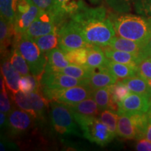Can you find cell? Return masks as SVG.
I'll return each mask as SVG.
<instances>
[{
	"mask_svg": "<svg viewBox=\"0 0 151 151\" xmlns=\"http://www.w3.org/2000/svg\"><path fill=\"white\" fill-rule=\"evenodd\" d=\"M8 89L6 86L3 76L1 77V93H0V111L1 112L9 115L12 111V104L9 96Z\"/></svg>",
	"mask_w": 151,
	"mask_h": 151,
	"instance_id": "37",
	"label": "cell"
},
{
	"mask_svg": "<svg viewBox=\"0 0 151 151\" xmlns=\"http://www.w3.org/2000/svg\"><path fill=\"white\" fill-rule=\"evenodd\" d=\"M93 91L89 85H81L64 89H50L41 87V93L48 101H59L68 105L76 104L92 97Z\"/></svg>",
	"mask_w": 151,
	"mask_h": 151,
	"instance_id": "5",
	"label": "cell"
},
{
	"mask_svg": "<svg viewBox=\"0 0 151 151\" xmlns=\"http://www.w3.org/2000/svg\"><path fill=\"white\" fill-rule=\"evenodd\" d=\"M119 115L116 111L111 109H106L100 112L98 118L104 123L109 128L111 133L115 137L117 136V127H118Z\"/></svg>",
	"mask_w": 151,
	"mask_h": 151,
	"instance_id": "33",
	"label": "cell"
},
{
	"mask_svg": "<svg viewBox=\"0 0 151 151\" xmlns=\"http://www.w3.org/2000/svg\"><path fill=\"white\" fill-rule=\"evenodd\" d=\"M88 1H89L91 4H92L97 5L99 4L101 2V0H88Z\"/></svg>",
	"mask_w": 151,
	"mask_h": 151,
	"instance_id": "46",
	"label": "cell"
},
{
	"mask_svg": "<svg viewBox=\"0 0 151 151\" xmlns=\"http://www.w3.org/2000/svg\"><path fill=\"white\" fill-rule=\"evenodd\" d=\"M150 107V98L148 96L132 92L118 103V113H148Z\"/></svg>",
	"mask_w": 151,
	"mask_h": 151,
	"instance_id": "14",
	"label": "cell"
},
{
	"mask_svg": "<svg viewBox=\"0 0 151 151\" xmlns=\"http://www.w3.org/2000/svg\"><path fill=\"white\" fill-rule=\"evenodd\" d=\"M118 81V78L106 67H97L92 69L91 74L88 78V84L93 90H97L113 86Z\"/></svg>",
	"mask_w": 151,
	"mask_h": 151,
	"instance_id": "16",
	"label": "cell"
},
{
	"mask_svg": "<svg viewBox=\"0 0 151 151\" xmlns=\"http://www.w3.org/2000/svg\"><path fill=\"white\" fill-rule=\"evenodd\" d=\"M147 113H148V116L149 117V118L151 119V108L150 107V109H149V110Z\"/></svg>",
	"mask_w": 151,
	"mask_h": 151,
	"instance_id": "47",
	"label": "cell"
},
{
	"mask_svg": "<svg viewBox=\"0 0 151 151\" xmlns=\"http://www.w3.org/2000/svg\"><path fill=\"white\" fill-rule=\"evenodd\" d=\"M12 100L19 109L29 113L37 120L42 121L44 118L48 101L41 92L23 93L19 90L12 94Z\"/></svg>",
	"mask_w": 151,
	"mask_h": 151,
	"instance_id": "6",
	"label": "cell"
},
{
	"mask_svg": "<svg viewBox=\"0 0 151 151\" xmlns=\"http://www.w3.org/2000/svg\"><path fill=\"white\" fill-rule=\"evenodd\" d=\"M92 97L97 103L99 112L111 107V86L94 90Z\"/></svg>",
	"mask_w": 151,
	"mask_h": 151,
	"instance_id": "29",
	"label": "cell"
},
{
	"mask_svg": "<svg viewBox=\"0 0 151 151\" xmlns=\"http://www.w3.org/2000/svg\"><path fill=\"white\" fill-rule=\"evenodd\" d=\"M0 146H1V148L0 150L1 151H5L9 149H16V146L14 143L10 142L9 140L4 139V138H1V143H0Z\"/></svg>",
	"mask_w": 151,
	"mask_h": 151,
	"instance_id": "42",
	"label": "cell"
},
{
	"mask_svg": "<svg viewBox=\"0 0 151 151\" xmlns=\"http://www.w3.org/2000/svg\"><path fill=\"white\" fill-rule=\"evenodd\" d=\"M108 46L115 50L138 55L143 60L145 59L143 57V50L146 45L143 43L116 36L111 41Z\"/></svg>",
	"mask_w": 151,
	"mask_h": 151,
	"instance_id": "17",
	"label": "cell"
},
{
	"mask_svg": "<svg viewBox=\"0 0 151 151\" xmlns=\"http://www.w3.org/2000/svg\"><path fill=\"white\" fill-rule=\"evenodd\" d=\"M106 67L118 79H124L137 75V67L118 63L109 60Z\"/></svg>",
	"mask_w": 151,
	"mask_h": 151,
	"instance_id": "25",
	"label": "cell"
},
{
	"mask_svg": "<svg viewBox=\"0 0 151 151\" xmlns=\"http://www.w3.org/2000/svg\"><path fill=\"white\" fill-rule=\"evenodd\" d=\"M13 47L17 48L25 59L32 74L41 81L45 71L48 59L35 40L24 35H15Z\"/></svg>",
	"mask_w": 151,
	"mask_h": 151,
	"instance_id": "3",
	"label": "cell"
},
{
	"mask_svg": "<svg viewBox=\"0 0 151 151\" xmlns=\"http://www.w3.org/2000/svg\"><path fill=\"white\" fill-rule=\"evenodd\" d=\"M41 9L33 4L27 12L22 14H16L14 22L15 35H22L27 31L30 24L40 13Z\"/></svg>",
	"mask_w": 151,
	"mask_h": 151,
	"instance_id": "18",
	"label": "cell"
},
{
	"mask_svg": "<svg viewBox=\"0 0 151 151\" xmlns=\"http://www.w3.org/2000/svg\"><path fill=\"white\" fill-rule=\"evenodd\" d=\"M109 60L106 58L102 47L90 45L88 46V55L86 66L94 69L106 67Z\"/></svg>",
	"mask_w": 151,
	"mask_h": 151,
	"instance_id": "22",
	"label": "cell"
},
{
	"mask_svg": "<svg viewBox=\"0 0 151 151\" xmlns=\"http://www.w3.org/2000/svg\"><path fill=\"white\" fill-rule=\"evenodd\" d=\"M35 119L27 111L14 108L8 115V127L9 134L13 137H20L27 134L32 128Z\"/></svg>",
	"mask_w": 151,
	"mask_h": 151,
	"instance_id": "8",
	"label": "cell"
},
{
	"mask_svg": "<svg viewBox=\"0 0 151 151\" xmlns=\"http://www.w3.org/2000/svg\"><path fill=\"white\" fill-rule=\"evenodd\" d=\"M150 108H151V97L150 98Z\"/></svg>",
	"mask_w": 151,
	"mask_h": 151,
	"instance_id": "49",
	"label": "cell"
},
{
	"mask_svg": "<svg viewBox=\"0 0 151 151\" xmlns=\"http://www.w3.org/2000/svg\"><path fill=\"white\" fill-rule=\"evenodd\" d=\"M34 40L41 51L46 55L49 51L59 46V39L57 29L51 33L41 36Z\"/></svg>",
	"mask_w": 151,
	"mask_h": 151,
	"instance_id": "27",
	"label": "cell"
},
{
	"mask_svg": "<svg viewBox=\"0 0 151 151\" xmlns=\"http://www.w3.org/2000/svg\"><path fill=\"white\" fill-rule=\"evenodd\" d=\"M53 1L51 14L54 17L57 29L86 4L83 0H53Z\"/></svg>",
	"mask_w": 151,
	"mask_h": 151,
	"instance_id": "12",
	"label": "cell"
},
{
	"mask_svg": "<svg viewBox=\"0 0 151 151\" xmlns=\"http://www.w3.org/2000/svg\"><path fill=\"white\" fill-rule=\"evenodd\" d=\"M41 86L50 89H64L81 85H89L88 79H78L58 71L45 69L41 77Z\"/></svg>",
	"mask_w": 151,
	"mask_h": 151,
	"instance_id": "9",
	"label": "cell"
},
{
	"mask_svg": "<svg viewBox=\"0 0 151 151\" xmlns=\"http://www.w3.org/2000/svg\"><path fill=\"white\" fill-rule=\"evenodd\" d=\"M137 75L146 81L151 79V60L147 58L143 60L137 66Z\"/></svg>",
	"mask_w": 151,
	"mask_h": 151,
	"instance_id": "39",
	"label": "cell"
},
{
	"mask_svg": "<svg viewBox=\"0 0 151 151\" xmlns=\"http://www.w3.org/2000/svg\"><path fill=\"white\" fill-rule=\"evenodd\" d=\"M83 136L90 141L100 146H105L114 139L115 136L104 123L98 118L81 127Z\"/></svg>",
	"mask_w": 151,
	"mask_h": 151,
	"instance_id": "10",
	"label": "cell"
},
{
	"mask_svg": "<svg viewBox=\"0 0 151 151\" xmlns=\"http://www.w3.org/2000/svg\"><path fill=\"white\" fill-rule=\"evenodd\" d=\"M56 29L54 17L51 12L41 10L39 14L30 24L24 35L30 39H35L41 36L51 33Z\"/></svg>",
	"mask_w": 151,
	"mask_h": 151,
	"instance_id": "13",
	"label": "cell"
},
{
	"mask_svg": "<svg viewBox=\"0 0 151 151\" xmlns=\"http://www.w3.org/2000/svg\"><path fill=\"white\" fill-rule=\"evenodd\" d=\"M70 19L90 45L108 46L116 35L110 15L104 6L91 8L85 4Z\"/></svg>",
	"mask_w": 151,
	"mask_h": 151,
	"instance_id": "1",
	"label": "cell"
},
{
	"mask_svg": "<svg viewBox=\"0 0 151 151\" xmlns=\"http://www.w3.org/2000/svg\"><path fill=\"white\" fill-rule=\"evenodd\" d=\"M118 115L117 135L124 139H136L137 133L131 117L127 113Z\"/></svg>",
	"mask_w": 151,
	"mask_h": 151,
	"instance_id": "21",
	"label": "cell"
},
{
	"mask_svg": "<svg viewBox=\"0 0 151 151\" xmlns=\"http://www.w3.org/2000/svg\"><path fill=\"white\" fill-rule=\"evenodd\" d=\"M47 70H48V69H47ZM54 71L65 73V74L74 77V78L85 80V79L89 78L92 72V69L86 65H77L70 64L63 69H57V70Z\"/></svg>",
	"mask_w": 151,
	"mask_h": 151,
	"instance_id": "28",
	"label": "cell"
},
{
	"mask_svg": "<svg viewBox=\"0 0 151 151\" xmlns=\"http://www.w3.org/2000/svg\"><path fill=\"white\" fill-rule=\"evenodd\" d=\"M104 53L109 60L118 62V63L126 64L137 67L143 59L138 55L130 53V52L115 50L109 46L102 47Z\"/></svg>",
	"mask_w": 151,
	"mask_h": 151,
	"instance_id": "19",
	"label": "cell"
},
{
	"mask_svg": "<svg viewBox=\"0 0 151 151\" xmlns=\"http://www.w3.org/2000/svg\"><path fill=\"white\" fill-rule=\"evenodd\" d=\"M131 117L132 122L134 125L136 133V139H143L144 138V134L146 132L147 124L149 121V118L147 113H137L129 114Z\"/></svg>",
	"mask_w": 151,
	"mask_h": 151,
	"instance_id": "31",
	"label": "cell"
},
{
	"mask_svg": "<svg viewBox=\"0 0 151 151\" xmlns=\"http://www.w3.org/2000/svg\"><path fill=\"white\" fill-rule=\"evenodd\" d=\"M133 6L138 15L144 17L151 23V0H134Z\"/></svg>",
	"mask_w": 151,
	"mask_h": 151,
	"instance_id": "38",
	"label": "cell"
},
{
	"mask_svg": "<svg viewBox=\"0 0 151 151\" xmlns=\"http://www.w3.org/2000/svg\"><path fill=\"white\" fill-rule=\"evenodd\" d=\"M144 138L151 141V119L150 118H149V121L148 122V124H147L146 132H145V134H144Z\"/></svg>",
	"mask_w": 151,
	"mask_h": 151,
	"instance_id": "45",
	"label": "cell"
},
{
	"mask_svg": "<svg viewBox=\"0 0 151 151\" xmlns=\"http://www.w3.org/2000/svg\"><path fill=\"white\" fill-rule=\"evenodd\" d=\"M50 120L55 131L61 136L81 137L69 105L59 101H50Z\"/></svg>",
	"mask_w": 151,
	"mask_h": 151,
	"instance_id": "4",
	"label": "cell"
},
{
	"mask_svg": "<svg viewBox=\"0 0 151 151\" xmlns=\"http://www.w3.org/2000/svg\"><path fill=\"white\" fill-rule=\"evenodd\" d=\"M151 56V37L149 39L148 42L145 46L144 50H143V57L146 59L147 58H150Z\"/></svg>",
	"mask_w": 151,
	"mask_h": 151,
	"instance_id": "44",
	"label": "cell"
},
{
	"mask_svg": "<svg viewBox=\"0 0 151 151\" xmlns=\"http://www.w3.org/2000/svg\"><path fill=\"white\" fill-rule=\"evenodd\" d=\"M150 60H151V56H150Z\"/></svg>",
	"mask_w": 151,
	"mask_h": 151,
	"instance_id": "51",
	"label": "cell"
},
{
	"mask_svg": "<svg viewBox=\"0 0 151 151\" xmlns=\"http://www.w3.org/2000/svg\"><path fill=\"white\" fill-rule=\"evenodd\" d=\"M33 4L39 7L41 10L52 12L53 9V0H32Z\"/></svg>",
	"mask_w": 151,
	"mask_h": 151,
	"instance_id": "40",
	"label": "cell"
},
{
	"mask_svg": "<svg viewBox=\"0 0 151 151\" xmlns=\"http://www.w3.org/2000/svg\"><path fill=\"white\" fill-rule=\"evenodd\" d=\"M148 84H149V86H150V88H151V79H150V80H149V81H148Z\"/></svg>",
	"mask_w": 151,
	"mask_h": 151,
	"instance_id": "48",
	"label": "cell"
},
{
	"mask_svg": "<svg viewBox=\"0 0 151 151\" xmlns=\"http://www.w3.org/2000/svg\"><path fill=\"white\" fill-rule=\"evenodd\" d=\"M11 62L15 69L20 73L21 76H27L30 74V70L27 62L20 54L18 50L14 47L11 48L9 54Z\"/></svg>",
	"mask_w": 151,
	"mask_h": 151,
	"instance_id": "30",
	"label": "cell"
},
{
	"mask_svg": "<svg viewBox=\"0 0 151 151\" xmlns=\"http://www.w3.org/2000/svg\"><path fill=\"white\" fill-rule=\"evenodd\" d=\"M130 90L122 81H117L111 86V107L110 109L118 113V103L125 99L130 94Z\"/></svg>",
	"mask_w": 151,
	"mask_h": 151,
	"instance_id": "26",
	"label": "cell"
},
{
	"mask_svg": "<svg viewBox=\"0 0 151 151\" xmlns=\"http://www.w3.org/2000/svg\"><path fill=\"white\" fill-rule=\"evenodd\" d=\"M60 48L66 52L69 50L90 46L85 41L74 22L69 19L57 29Z\"/></svg>",
	"mask_w": 151,
	"mask_h": 151,
	"instance_id": "7",
	"label": "cell"
},
{
	"mask_svg": "<svg viewBox=\"0 0 151 151\" xmlns=\"http://www.w3.org/2000/svg\"><path fill=\"white\" fill-rule=\"evenodd\" d=\"M48 62L45 69L48 70H57L63 69L70 65V62L67 60L65 52L59 48H54L46 54Z\"/></svg>",
	"mask_w": 151,
	"mask_h": 151,
	"instance_id": "23",
	"label": "cell"
},
{
	"mask_svg": "<svg viewBox=\"0 0 151 151\" xmlns=\"http://www.w3.org/2000/svg\"><path fill=\"white\" fill-rule=\"evenodd\" d=\"M76 122L80 126H84L94 118H98L99 110L93 97H90L76 104L69 105Z\"/></svg>",
	"mask_w": 151,
	"mask_h": 151,
	"instance_id": "11",
	"label": "cell"
},
{
	"mask_svg": "<svg viewBox=\"0 0 151 151\" xmlns=\"http://www.w3.org/2000/svg\"><path fill=\"white\" fill-rule=\"evenodd\" d=\"M122 81L127 86L131 92L145 94L149 98L151 97V88L149 86L148 81L139 76V75L124 78Z\"/></svg>",
	"mask_w": 151,
	"mask_h": 151,
	"instance_id": "24",
	"label": "cell"
},
{
	"mask_svg": "<svg viewBox=\"0 0 151 151\" xmlns=\"http://www.w3.org/2000/svg\"><path fill=\"white\" fill-rule=\"evenodd\" d=\"M111 9L119 14H127L131 11L134 0H105Z\"/></svg>",
	"mask_w": 151,
	"mask_h": 151,
	"instance_id": "36",
	"label": "cell"
},
{
	"mask_svg": "<svg viewBox=\"0 0 151 151\" xmlns=\"http://www.w3.org/2000/svg\"><path fill=\"white\" fill-rule=\"evenodd\" d=\"M16 8L15 0H0L1 17L11 24H14L16 18Z\"/></svg>",
	"mask_w": 151,
	"mask_h": 151,
	"instance_id": "35",
	"label": "cell"
},
{
	"mask_svg": "<svg viewBox=\"0 0 151 151\" xmlns=\"http://www.w3.org/2000/svg\"><path fill=\"white\" fill-rule=\"evenodd\" d=\"M9 54L1 57V72L7 89L13 94L19 91V81L22 76L11 64Z\"/></svg>",
	"mask_w": 151,
	"mask_h": 151,
	"instance_id": "15",
	"label": "cell"
},
{
	"mask_svg": "<svg viewBox=\"0 0 151 151\" xmlns=\"http://www.w3.org/2000/svg\"><path fill=\"white\" fill-rule=\"evenodd\" d=\"M40 88H41L40 80L32 74L22 76L19 81V90L23 93L39 92Z\"/></svg>",
	"mask_w": 151,
	"mask_h": 151,
	"instance_id": "32",
	"label": "cell"
},
{
	"mask_svg": "<svg viewBox=\"0 0 151 151\" xmlns=\"http://www.w3.org/2000/svg\"><path fill=\"white\" fill-rule=\"evenodd\" d=\"M65 53L67 60L71 64L77 65H86L88 55V46L69 50Z\"/></svg>",
	"mask_w": 151,
	"mask_h": 151,
	"instance_id": "34",
	"label": "cell"
},
{
	"mask_svg": "<svg viewBox=\"0 0 151 151\" xmlns=\"http://www.w3.org/2000/svg\"><path fill=\"white\" fill-rule=\"evenodd\" d=\"M15 37L14 24H11L1 17L0 19V41L1 57L10 53L9 47L13 43Z\"/></svg>",
	"mask_w": 151,
	"mask_h": 151,
	"instance_id": "20",
	"label": "cell"
},
{
	"mask_svg": "<svg viewBox=\"0 0 151 151\" xmlns=\"http://www.w3.org/2000/svg\"><path fill=\"white\" fill-rule=\"evenodd\" d=\"M0 126L1 129H7L8 127V115L3 112L0 113Z\"/></svg>",
	"mask_w": 151,
	"mask_h": 151,
	"instance_id": "43",
	"label": "cell"
},
{
	"mask_svg": "<svg viewBox=\"0 0 151 151\" xmlns=\"http://www.w3.org/2000/svg\"><path fill=\"white\" fill-rule=\"evenodd\" d=\"M135 149L138 151H151V141L148 139H139L136 143Z\"/></svg>",
	"mask_w": 151,
	"mask_h": 151,
	"instance_id": "41",
	"label": "cell"
},
{
	"mask_svg": "<svg viewBox=\"0 0 151 151\" xmlns=\"http://www.w3.org/2000/svg\"><path fill=\"white\" fill-rule=\"evenodd\" d=\"M118 37L146 45L151 37V23L140 15H110Z\"/></svg>",
	"mask_w": 151,
	"mask_h": 151,
	"instance_id": "2",
	"label": "cell"
},
{
	"mask_svg": "<svg viewBox=\"0 0 151 151\" xmlns=\"http://www.w3.org/2000/svg\"><path fill=\"white\" fill-rule=\"evenodd\" d=\"M18 1V0H15V1H16V2H17V1Z\"/></svg>",
	"mask_w": 151,
	"mask_h": 151,
	"instance_id": "50",
	"label": "cell"
}]
</instances>
